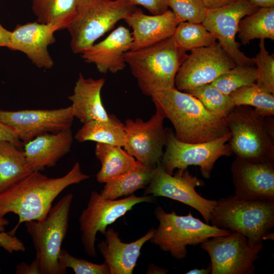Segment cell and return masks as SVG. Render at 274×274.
<instances>
[{
    "label": "cell",
    "mask_w": 274,
    "mask_h": 274,
    "mask_svg": "<svg viewBox=\"0 0 274 274\" xmlns=\"http://www.w3.org/2000/svg\"><path fill=\"white\" fill-rule=\"evenodd\" d=\"M89 178L82 172L79 162L61 177L49 178L39 171L33 172L0 193V218L9 213L18 216L17 225L9 232L14 235L21 223L44 220L61 192Z\"/></svg>",
    "instance_id": "obj_1"
},
{
    "label": "cell",
    "mask_w": 274,
    "mask_h": 274,
    "mask_svg": "<svg viewBox=\"0 0 274 274\" xmlns=\"http://www.w3.org/2000/svg\"><path fill=\"white\" fill-rule=\"evenodd\" d=\"M155 107L172 122L175 137L185 143L210 142L230 133L224 119L209 111L195 96L175 87L150 96Z\"/></svg>",
    "instance_id": "obj_2"
},
{
    "label": "cell",
    "mask_w": 274,
    "mask_h": 274,
    "mask_svg": "<svg viewBox=\"0 0 274 274\" xmlns=\"http://www.w3.org/2000/svg\"><path fill=\"white\" fill-rule=\"evenodd\" d=\"M249 106H235L224 119L232 154L247 161L274 163V119Z\"/></svg>",
    "instance_id": "obj_3"
},
{
    "label": "cell",
    "mask_w": 274,
    "mask_h": 274,
    "mask_svg": "<svg viewBox=\"0 0 274 274\" xmlns=\"http://www.w3.org/2000/svg\"><path fill=\"white\" fill-rule=\"evenodd\" d=\"M210 223L239 232L254 244L273 239L274 200L229 195L217 200Z\"/></svg>",
    "instance_id": "obj_4"
},
{
    "label": "cell",
    "mask_w": 274,
    "mask_h": 274,
    "mask_svg": "<svg viewBox=\"0 0 274 274\" xmlns=\"http://www.w3.org/2000/svg\"><path fill=\"white\" fill-rule=\"evenodd\" d=\"M186 52L171 37L146 48L129 50L124 58L142 93L151 96L157 91L175 87V77L188 55Z\"/></svg>",
    "instance_id": "obj_5"
},
{
    "label": "cell",
    "mask_w": 274,
    "mask_h": 274,
    "mask_svg": "<svg viewBox=\"0 0 274 274\" xmlns=\"http://www.w3.org/2000/svg\"><path fill=\"white\" fill-rule=\"evenodd\" d=\"M135 8L129 0L78 2L76 12L65 28L72 52L81 54Z\"/></svg>",
    "instance_id": "obj_6"
},
{
    "label": "cell",
    "mask_w": 274,
    "mask_h": 274,
    "mask_svg": "<svg viewBox=\"0 0 274 274\" xmlns=\"http://www.w3.org/2000/svg\"><path fill=\"white\" fill-rule=\"evenodd\" d=\"M154 212L159 225L150 241L178 260L186 257L188 245L195 246L210 237L226 235L231 232L203 222L194 217L191 212L180 216L174 211L166 213L159 206Z\"/></svg>",
    "instance_id": "obj_7"
},
{
    "label": "cell",
    "mask_w": 274,
    "mask_h": 274,
    "mask_svg": "<svg viewBox=\"0 0 274 274\" xmlns=\"http://www.w3.org/2000/svg\"><path fill=\"white\" fill-rule=\"evenodd\" d=\"M73 198V194L68 193L51 208L44 220L25 222L33 243L41 274L67 273L66 269L60 266L58 257L67 232Z\"/></svg>",
    "instance_id": "obj_8"
},
{
    "label": "cell",
    "mask_w": 274,
    "mask_h": 274,
    "mask_svg": "<svg viewBox=\"0 0 274 274\" xmlns=\"http://www.w3.org/2000/svg\"><path fill=\"white\" fill-rule=\"evenodd\" d=\"M165 131V151L161 163L169 175H173L176 168L184 169L196 165L199 166L203 178L210 179L216 161L222 156L232 154L227 145L230 133L210 142L189 143L178 140L171 128Z\"/></svg>",
    "instance_id": "obj_9"
},
{
    "label": "cell",
    "mask_w": 274,
    "mask_h": 274,
    "mask_svg": "<svg viewBox=\"0 0 274 274\" xmlns=\"http://www.w3.org/2000/svg\"><path fill=\"white\" fill-rule=\"evenodd\" d=\"M263 243L252 244L235 231L210 237L200 244L209 255L211 274H253Z\"/></svg>",
    "instance_id": "obj_10"
},
{
    "label": "cell",
    "mask_w": 274,
    "mask_h": 274,
    "mask_svg": "<svg viewBox=\"0 0 274 274\" xmlns=\"http://www.w3.org/2000/svg\"><path fill=\"white\" fill-rule=\"evenodd\" d=\"M155 200L152 195L138 197L134 194L121 199H109L96 191H92L87 207L79 219L81 241L86 254L90 257L96 256L95 242L98 232L104 235L108 225L131 210L135 204Z\"/></svg>",
    "instance_id": "obj_11"
},
{
    "label": "cell",
    "mask_w": 274,
    "mask_h": 274,
    "mask_svg": "<svg viewBox=\"0 0 274 274\" xmlns=\"http://www.w3.org/2000/svg\"><path fill=\"white\" fill-rule=\"evenodd\" d=\"M203 185V182L191 175L187 168L178 169L170 175L165 172L160 162L157 165L152 181L146 187L144 195L151 194L179 201L197 210L209 224L217 200L206 199L197 193L195 188Z\"/></svg>",
    "instance_id": "obj_12"
},
{
    "label": "cell",
    "mask_w": 274,
    "mask_h": 274,
    "mask_svg": "<svg viewBox=\"0 0 274 274\" xmlns=\"http://www.w3.org/2000/svg\"><path fill=\"white\" fill-rule=\"evenodd\" d=\"M235 65L218 43L192 50L178 71L175 87L186 91L211 83Z\"/></svg>",
    "instance_id": "obj_13"
},
{
    "label": "cell",
    "mask_w": 274,
    "mask_h": 274,
    "mask_svg": "<svg viewBox=\"0 0 274 274\" xmlns=\"http://www.w3.org/2000/svg\"><path fill=\"white\" fill-rule=\"evenodd\" d=\"M164 119L156 108L155 113L147 121L128 119L124 123L125 139L123 148L146 166L155 168L161 161L166 143Z\"/></svg>",
    "instance_id": "obj_14"
},
{
    "label": "cell",
    "mask_w": 274,
    "mask_h": 274,
    "mask_svg": "<svg viewBox=\"0 0 274 274\" xmlns=\"http://www.w3.org/2000/svg\"><path fill=\"white\" fill-rule=\"evenodd\" d=\"M74 118L71 106L51 110L0 109V121L12 127L24 144L45 133L71 129Z\"/></svg>",
    "instance_id": "obj_15"
},
{
    "label": "cell",
    "mask_w": 274,
    "mask_h": 274,
    "mask_svg": "<svg viewBox=\"0 0 274 274\" xmlns=\"http://www.w3.org/2000/svg\"><path fill=\"white\" fill-rule=\"evenodd\" d=\"M259 8L251 6L247 0H241L222 8L209 9L202 24L213 33L225 52L237 65H254L251 58L246 56L236 41L239 21Z\"/></svg>",
    "instance_id": "obj_16"
},
{
    "label": "cell",
    "mask_w": 274,
    "mask_h": 274,
    "mask_svg": "<svg viewBox=\"0 0 274 274\" xmlns=\"http://www.w3.org/2000/svg\"><path fill=\"white\" fill-rule=\"evenodd\" d=\"M57 30L55 25L37 21L17 24L11 31L8 48L25 54L39 68L50 69L54 62L48 48L55 42L54 33Z\"/></svg>",
    "instance_id": "obj_17"
},
{
    "label": "cell",
    "mask_w": 274,
    "mask_h": 274,
    "mask_svg": "<svg viewBox=\"0 0 274 274\" xmlns=\"http://www.w3.org/2000/svg\"><path fill=\"white\" fill-rule=\"evenodd\" d=\"M231 172L235 195L274 200V163H252L236 156Z\"/></svg>",
    "instance_id": "obj_18"
},
{
    "label": "cell",
    "mask_w": 274,
    "mask_h": 274,
    "mask_svg": "<svg viewBox=\"0 0 274 274\" xmlns=\"http://www.w3.org/2000/svg\"><path fill=\"white\" fill-rule=\"evenodd\" d=\"M132 43L129 30L119 26L105 39L83 52L82 58L87 63L94 64L101 73H116L126 66L124 54L131 50Z\"/></svg>",
    "instance_id": "obj_19"
},
{
    "label": "cell",
    "mask_w": 274,
    "mask_h": 274,
    "mask_svg": "<svg viewBox=\"0 0 274 274\" xmlns=\"http://www.w3.org/2000/svg\"><path fill=\"white\" fill-rule=\"evenodd\" d=\"M124 20L132 29L130 50L146 48L173 36L180 22L168 10L159 15H147L135 8Z\"/></svg>",
    "instance_id": "obj_20"
},
{
    "label": "cell",
    "mask_w": 274,
    "mask_h": 274,
    "mask_svg": "<svg viewBox=\"0 0 274 274\" xmlns=\"http://www.w3.org/2000/svg\"><path fill=\"white\" fill-rule=\"evenodd\" d=\"M74 136L71 129L39 135L24 144V151L32 172L42 171L71 151Z\"/></svg>",
    "instance_id": "obj_21"
},
{
    "label": "cell",
    "mask_w": 274,
    "mask_h": 274,
    "mask_svg": "<svg viewBox=\"0 0 274 274\" xmlns=\"http://www.w3.org/2000/svg\"><path fill=\"white\" fill-rule=\"evenodd\" d=\"M106 79L86 78L79 73L73 93L68 97L74 117L82 123L92 121L109 122L115 117L107 113L101 100V91Z\"/></svg>",
    "instance_id": "obj_22"
},
{
    "label": "cell",
    "mask_w": 274,
    "mask_h": 274,
    "mask_svg": "<svg viewBox=\"0 0 274 274\" xmlns=\"http://www.w3.org/2000/svg\"><path fill=\"white\" fill-rule=\"evenodd\" d=\"M155 229L131 243H123L118 233L112 228L104 234L106 241L98 243L97 248L108 265L110 274H131L141 255L143 246L153 236Z\"/></svg>",
    "instance_id": "obj_23"
},
{
    "label": "cell",
    "mask_w": 274,
    "mask_h": 274,
    "mask_svg": "<svg viewBox=\"0 0 274 274\" xmlns=\"http://www.w3.org/2000/svg\"><path fill=\"white\" fill-rule=\"evenodd\" d=\"M122 148L96 143L95 154L101 164L96 176L98 182L105 183L128 173L136 166L138 161Z\"/></svg>",
    "instance_id": "obj_24"
},
{
    "label": "cell",
    "mask_w": 274,
    "mask_h": 274,
    "mask_svg": "<svg viewBox=\"0 0 274 274\" xmlns=\"http://www.w3.org/2000/svg\"><path fill=\"white\" fill-rule=\"evenodd\" d=\"M32 172L24 150L10 142L0 140V193Z\"/></svg>",
    "instance_id": "obj_25"
},
{
    "label": "cell",
    "mask_w": 274,
    "mask_h": 274,
    "mask_svg": "<svg viewBox=\"0 0 274 274\" xmlns=\"http://www.w3.org/2000/svg\"><path fill=\"white\" fill-rule=\"evenodd\" d=\"M156 170V167H150L138 161L136 166L130 171L105 183L100 194L109 199L131 195L135 191L146 188L152 181Z\"/></svg>",
    "instance_id": "obj_26"
},
{
    "label": "cell",
    "mask_w": 274,
    "mask_h": 274,
    "mask_svg": "<svg viewBox=\"0 0 274 274\" xmlns=\"http://www.w3.org/2000/svg\"><path fill=\"white\" fill-rule=\"evenodd\" d=\"M37 21L65 29L76 12L77 0H31Z\"/></svg>",
    "instance_id": "obj_27"
},
{
    "label": "cell",
    "mask_w": 274,
    "mask_h": 274,
    "mask_svg": "<svg viewBox=\"0 0 274 274\" xmlns=\"http://www.w3.org/2000/svg\"><path fill=\"white\" fill-rule=\"evenodd\" d=\"M74 138L80 143L93 141L123 147L125 139L124 124L116 118L109 122H88L84 123Z\"/></svg>",
    "instance_id": "obj_28"
},
{
    "label": "cell",
    "mask_w": 274,
    "mask_h": 274,
    "mask_svg": "<svg viewBox=\"0 0 274 274\" xmlns=\"http://www.w3.org/2000/svg\"><path fill=\"white\" fill-rule=\"evenodd\" d=\"M237 33L243 45L256 39L273 40L274 7L259 8L243 18L239 22Z\"/></svg>",
    "instance_id": "obj_29"
},
{
    "label": "cell",
    "mask_w": 274,
    "mask_h": 274,
    "mask_svg": "<svg viewBox=\"0 0 274 274\" xmlns=\"http://www.w3.org/2000/svg\"><path fill=\"white\" fill-rule=\"evenodd\" d=\"M176 44L186 51L213 45L215 36L201 23L181 22L172 36Z\"/></svg>",
    "instance_id": "obj_30"
},
{
    "label": "cell",
    "mask_w": 274,
    "mask_h": 274,
    "mask_svg": "<svg viewBox=\"0 0 274 274\" xmlns=\"http://www.w3.org/2000/svg\"><path fill=\"white\" fill-rule=\"evenodd\" d=\"M229 95L234 106H249L264 115H274V94L256 84L241 87Z\"/></svg>",
    "instance_id": "obj_31"
},
{
    "label": "cell",
    "mask_w": 274,
    "mask_h": 274,
    "mask_svg": "<svg viewBox=\"0 0 274 274\" xmlns=\"http://www.w3.org/2000/svg\"><path fill=\"white\" fill-rule=\"evenodd\" d=\"M184 92L195 96L209 111L220 118L224 119L234 106L229 95L223 93L211 83Z\"/></svg>",
    "instance_id": "obj_32"
},
{
    "label": "cell",
    "mask_w": 274,
    "mask_h": 274,
    "mask_svg": "<svg viewBox=\"0 0 274 274\" xmlns=\"http://www.w3.org/2000/svg\"><path fill=\"white\" fill-rule=\"evenodd\" d=\"M258 78V71L254 65H236L211 84L223 93L229 95L241 87L256 84Z\"/></svg>",
    "instance_id": "obj_33"
},
{
    "label": "cell",
    "mask_w": 274,
    "mask_h": 274,
    "mask_svg": "<svg viewBox=\"0 0 274 274\" xmlns=\"http://www.w3.org/2000/svg\"><path fill=\"white\" fill-rule=\"evenodd\" d=\"M259 51L251 58L256 64L258 78L256 84L263 89L274 94V57L265 47L264 40L260 39Z\"/></svg>",
    "instance_id": "obj_34"
},
{
    "label": "cell",
    "mask_w": 274,
    "mask_h": 274,
    "mask_svg": "<svg viewBox=\"0 0 274 274\" xmlns=\"http://www.w3.org/2000/svg\"><path fill=\"white\" fill-rule=\"evenodd\" d=\"M168 6L179 21L201 23L207 9L202 0H168Z\"/></svg>",
    "instance_id": "obj_35"
},
{
    "label": "cell",
    "mask_w": 274,
    "mask_h": 274,
    "mask_svg": "<svg viewBox=\"0 0 274 274\" xmlns=\"http://www.w3.org/2000/svg\"><path fill=\"white\" fill-rule=\"evenodd\" d=\"M58 261L63 269L72 268L76 274H110V268L106 262L96 264L78 258L65 249L61 250Z\"/></svg>",
    "instance_id": "obj_36"
},
{
    "label": "cell",
    "mask_w": 274,
    "mask_h": 274,
    "mask_svg": "<svg viewBox=\"0 0 274 274\" xmlns=\"http://www.w3.org/2000/svg\"><path fill=\"white\" fill-rule=\"evenodd\" d=\"M0 247L9 253L25 250L23 243L19 238L4 231H0Z\"/></svg>",
    "instance_id": "obj_37"
},
{
    "label": "cell",
    "mask_w": 274,
    "mask_h": 274,
    "mask_svg": "<svg viewBox=\"0 0 274 274\" xmlns=\"http://www.w3.org/2000/svg\"><path fill=\"white\" fill-rule=\"evenodd\" d=\"M134 6L140 5L152 15L161 14L168 10V0H129Z\"/></svg>",
    "instance_id": "obj_38"
},
{
    "label": "cell",
    "mask_w": 274,
    "mask_h": 274,
    "mask_svg": "<svg viewBox=\"0 0 274 274\" xmlns=\"http://www.w3.org/2000/svg\"><path fill=\"white\" fill-rule=\"evenodd\" d=\"M0 140L10 142L18 148H20L22 145L16 131L12 127L1 121H0Z\"/></svg>",
    "instance_id": "obj_39"
},
{
    "label": "cell",
    "mask_w": 274,
    "mask_h": 274,
    "mask_svg": "<svg viewBox=\"0 0 274 274\" xmlns=\"http://www.w3.org/2000/svg\"><path fill=\"white\" fill-rule=\"evenodd\" d=\"M16 274H41L40 264L36 258L30 264L22 262L16 266Z\"/></svg>",
    "instance_id": "obj_40"
},
{
    "label": "cell",
    "mask_w": 274,
    "mask_h": 274,
    "mask_svg": "<svg viewBox=\"0 0 274 274\" xmlns=\"http://www.w3.org/2000/svg\"><path fill=\"white\" fill-rule=\"evenodd\" d=\"M208 10L215 9L235 3L241 0H202Z\"/></svg>",
    "instance_id": "obj_41"
},
{
    "label": "cell",
    "mask_w": 274,
    "mask_h": 274,
    "mask_svg": "<svg viewBox=\"0 0 274 274\" xmlns=\"http://www.w3.org/2000/svg\"><path fill=\"white\" fill-rule=\"evenodd\" d=\"M11 36V31L5 28L0 23V47H8Z\"/></svg>",
    "instance_id": "obj_42"
},
{
    "label": "cell",
    "mask_w": 274,
    "mask_h": 274,
    "mask_svg": "<svg viewBox=\"0 0 274 274\" xmlns=\"http://www.w3.org/2000/svg\"><path fill=\"white\" fill-rule=\"evenodd\" d=\"M251 6L258 8L274 7V0H247Z\"/></svg>",
    "instance_id": "obj_43"
},
{
    "label": "cell",
    "mask_w": 274,
    "mask_h": 274,
    "mask_svg": "<svg viewBox=\"0 0 274 274\" xmlns=\"http://www.w3.org/2000/svg\"><path fill=\"white\" fill-rule=\"evenodd\" d=\"M211 272V264H209L208 267L206 268H201V269H198V268H194L193 269H191L188 272H187L186 274H209Z\"/></svg>",
    "instance_id": "obj_44"
},
{
    "label": "cell",
    "mask_w": 274,
    "mask_h": 274,
    "mask_svg": "<svg viewBox=\"0 0 274 274\" xmlns=\"http://www.w3.org/2000/svg\"><path fill=\"white\" fill-rule=\"evenodd\" d=\"M9 221L4 217L0 218V231L5 230V226L7 225Z\"/></svg>",
    "instance_id": "obj_45"
},
{
    "label": "cell",
    "mask_w": 274,
    "mask_h": 274,
    "mask_svg": "<svg viewBox=\"0 0 274 274\" xmlns=\"http://www.w3.org/2000/svg\"><path fill=\"white\" fill-rule=\"evenodd\" d=\"M0 248H1V247H0ZM1 271H2V269H1V266H0V273L1 272Z\"/></svg>",
    "instance_id": "obj_46"
},
{
    "label": "cell",
    "mask_w": 274,
    "mask_h": 274,
    "mask_svg": "<svg viewBox=\"0 0 274 274\" xmlns=\"http://www.w3.org/2000/svg\"><path fill=\"white\" fill-rule=\"evenodd\" d=\"M78 2H80V1H85V0H77Z\"/></svg>",
    "instance_id": "obj_47"
},
{
    "label": "cell",
    "mask_w": 274,
    "mask_h": 274,
    "mask_svg": "<svg viewBox=\"0 0 274 274\" xmlns=\"http://www.w3.org/2000/svg\"><path fill=\"white\" fill-rule=\"evenodd\" d=\"M1 0H0V4H1Z\"/></svg>",
    "instance_id": "obj_48"
}]
</instances>
